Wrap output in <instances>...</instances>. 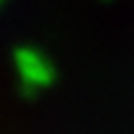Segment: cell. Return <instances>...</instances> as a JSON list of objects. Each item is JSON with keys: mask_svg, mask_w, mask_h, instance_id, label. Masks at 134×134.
<instances>
[{"mask_svg": "<svg viewBox=\"0 0 134 134\" xmlns=\"http://www.w3.org/2000/svg\"><path fill=\"white\" fill-rule=\"evenodd\" d=\"M13 68L18 76L23 94H38V91L51 89L56 81V68L51 58L36 46H18L13 51Z\"/></svg>", "mask_w": 134, "mask_h": 134, "instance_id": "6da1fadb", "label": "cell"}, {"mask_svg": "<svg viewBox=\"0 0 134 134\" xmlns=\"http://www.w3.org/2000/svg\"><path fill=\"white\" fill-rule=\"evenodd\" d=\"M5 3H8V0H0V8H3V5H5Z\"/></svg>", "mask_w": 134, "mask_h": 134, "instance_id": "7a4b0ae2", "label": "cell"}]
</instances>
